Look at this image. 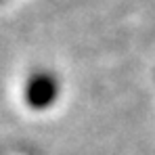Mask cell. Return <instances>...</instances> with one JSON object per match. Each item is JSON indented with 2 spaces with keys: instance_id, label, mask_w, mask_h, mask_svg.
<instances>
[{
  "instance_id": "cell-1",
  "label": "cell",
  "mask_w": 155,
  "mask_h": 155,
  "mask_svg": "<svg viewBox=\"0 0 155 155\" xmlns=\"http://www.w3.org/2000/svg\"><path fill=\"white\" fill-rule=\"evenodd\" d=\"M61 92V82L48 69H38L29 74L23 84V101L34 111H44L57 103Z\"/></svg>"
}]
</instances>
